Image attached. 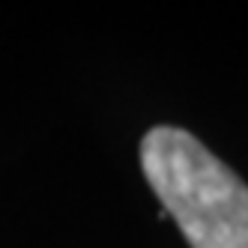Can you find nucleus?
Segmentation results:
<instances>
[{
    "label": "nucleus",
    "instance_id": "1",
    "mask_svg": "<svg viewBox=\"0 0 248 248\" xmlns=\"http://www.w3.org/2000/svg\"><path fill=\"white\" fill-rule=\"evenodd\" d=\"M140 168L191 248H248V186L191 132L150 129Z\"/></svg>",
    "mask_w": 248,
    "mask_h": 248
}]
</instances>
